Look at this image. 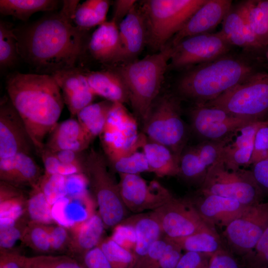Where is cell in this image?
<instances>
[{"label": "cell", "mask_w": 268, "mask_h": 268, "mask_svg": "<svg viewBox=\"0 0 268 268\" xmlns=\"http://www.w3.org/2000/svg\"><path fill=\"white\" fill-rule=\"evenodd\" d=\"M78 0H64L59 10L13 28L18 53L38 74L76 67L88 46L86 30L73 24Z\"/></svg>", "instance_id": "1"}, {"label": "cell", "mask_w": 268, "mask_h": 268, "mask_svg": "<svg viewBox=\"0 0 268 268\" xmlns=\"http://www.w3.org/2000/svg\"><path fill=\"white\" fill-rule=\"evenodd\" d=\"M7 95L39 152L57 125L64 108L62 91L51 75L14 71L5 79Z\"/></svg>", "instance_id": "2"}, {"label": "cell", "mask_w": 268, "mask_h": 268, "mask_svg": "<svg viewBox=\"0 0 268 268\" xmlns=\"http://www.w3.org/2000/svg\"><path fill=\"white\" fill-rule=\"evenodd\" d=\"M257 55L243 50L231 51L192 67L178 79L177 92L194 104H204L261 72Z\"/></svg>", "instance_id": "3"}, {"label": "cell", "mask_w": 268, "mask_h": 268, "mask_svg": "<svg viewBox=\"0 0 268 268\" xmlns=\"http://www.w3.org/2000/svg\"><path fill=\"white\" fill-rule=\"evenodd\" d=\"M172 51L170 42L157 53L125 63L117 69L127 86L130 103L143 123L159 94Z\"/></svg>", "instance_id": "4"}, {"label": "cell", "mask_w": 268, "mask_h": 268, "mask_svg": "<svg viewBox=\"0 0 268 268\" xmlns=\"http://www.w3.org/2000/svg\"><path fill=\"white\" fill-rule=\"evenodd\" d=\"M206 0H147L140 8L144 18L147 43L158 52L184 27Z\"/></svg>", "instance_id": "5"}, {"label": "cell", "mask_w": 268, "mask_h": 268, "mask_svg": "<svg viewBox=\"0 0 268 268\" xmlns=\"http://www.w3.org/2000/svg\"><path fill=\"white\" fill-rule=\"evenodd\" d=\"M105 158L91 149L84 157L83 174L105 228H114L127 217L128 209L120 192L118 183L108 168Z\"/></svg>", "instance_id": "6"}, {"label": "cell", "mask_w": 268, "mask_h": 268, "mask_svg": "<svg viewBox=\"0 0 268 268\" xmlns=\"http://www.w3.org/2000/svg\"><path fill=\"white\" fill-rule=\"evenodd\" d=\"M143 124L147 138L167 147L180 162L189 130L181 117L179 97L166 94L154 102Z\"/></svg>", "instance_id": "7"}, {"label": "cell", "mask_w": 268, "mask_h": 268, "mask_svg": "<svg viewBox=\"0 0 268 268\" xmlns=\"http://www.w3.org/2000/svg\"><path fill=\"white\" fill-rule=\"evenodd\" d=\"M204 105L251 122L268 121V73L260 72Z\"/></svg>", "instance_id": "8"}, {"label": "cell", "mask_w": 268, "mask_h": 268, "mask_svg": "<svg viewBox=\"0 0 268 268\" xmlns=\"http://www.w3.org/2000/svg\"><path fill=\"white\" fill-rule=\"evenodd\" d=\"M198 193L233 199L246 206L262 202L265 198L251 170H229L221 159L208 169Z\"/></svg>", "instance_id": "9"}, {"label": "cell", "mask_w": 268, "mask_h": 268, "mask_svg": "<svg viewBox=\"0 0 268 268\" xmlns=\"http://www.w3.org/2000/svg\"><path fill=\"white\" fill-rule=\"evenodd\" d=\"M105 153L111 162L141 148L144 134H138L134 119L123 104L116 103L100 135Z\"/></svg>", "instance_id": "10"}, {"label": "cell", "mask_w": 268, "mask_h": 268, "mask_svg": "<svg viewBox=\"0 0 268 268\" xmlns=\"http://www.w3.org/2000/svg\"><path fill=\"white\" fill-rule=\"evenodd\" d=\"M172 47L168 68L174 69H187L207 63L231 52L233 48L220 31L190 36Z\"/></svg>", "instance_id": "11"}, {"label": "cell", "mask_w": 268, "mask_h": 268, "mask_svg": "<svg viewBox=\"0 0 268 268\" xmlns=\"http://www.w3.org/2000/svg\"><path fill=\"white\" fill-rule=\"evenodd\" d=\"M268 227V201L248 206L225 228L230 252L242 257L255 246Z\"/></svg>", "instance_id": "12"}, {"label": "cell", "mask_w": 268, "mask_h": 268, "mask_svg": "<svg viewBox=\"0 0 268 268\" xmlns=\"http://www.w3.org/2000/svg\"><path fill=\"white\" fill-rule=\"evenodd\" d=\"M152 211L160 223L164 236L170 239L187 237L213 227L202 219L189 198L173 197Z\"/></svg>", "instance_id": "13"}, {"label": "cell", "mask_w": 268, "mask_h": 268, "mask_svg": "<svg viewBox=\"0 0 268 268\" xmlns=\"http://www.w3.org/2000/svg\"><path fill=\"white\" fill-rule=\"evenodd\" d=\"M118 183L122 200L128 210L135 213L154 210L174 197L157 181L148 182L139 174H120Z\"/></svg>", "instance_id": "14"}, {"label": "cell", "mask_w": 268, "mask_h": 268, "mask_svg": "<svg viewBox=\"0 0 268 268\" xmlns=\"http://www.w3.org/2000/svg\"><path fill=\"white\" fill-rule=\"evenodd\" d=\"M189 115L193 131L208 140L232 138L240 129L253 122L204 104H194Z\"/></svg>", "instance_id": "15"}, {"label": "cell", "mask_w": 268, "mask_h": 268, "mask_svg": "<svg viewBox=\"0 0 268 268\" xmlns=\"http://www.w3.org/2000/svg\"><path fill=\"white\" fill-rule=\"evenodd\" d=\"M34 147L25 126L7 95L0 99V159L30 153Z\"/></svg>", "instance_id": "16"}, {"label": "cell", "mask_w": 268, "mask_h": 268, "mask_svg": "<svg viewBox=\"0 0 268 268\" xmlns=\"http://www.w3.org/2000/svg\"><path fill=\"white\" fill-rule=\"evenodd\" d=\"M228 140H205L185 148L180 159V176L190 183L201 186L208 169L220 159L222 150Z\"/></svg>", "instance_id": "17"}, {"label": "cell", "mask_w": 268, "mask_h": 268, "mask_svg": "<svg viewBox=\"0 0 268 268\" xmlns=\"http://www.w3.org/2000/svg\"><path fill=\"white\" fill-rule=\"evenodd\" d=\"M202 218L209 225L226 227L248 206L237 201L220 196L202 194L189 198Z\"/></svg>", "instance_id": "18"}, {"label": "cell", "mask_w": 268, "mask_h": 268, "mask_svg": "<svg viewBox=\"0 0 268 268\" xmlns=\"http://www.w3.org/2000/svg\"><path fill=\"white\" fill-rule=\"evenodd\" d=\"M52 75L60 87L64 103L72 116H77L82 109L92 103L95 95L82 68L76 67L57 71Z\"/></svg>", "instance_id": "19"}, {"label": "cell", "mask_w": 268, "mask_h": 268, "mask_svg": "<svg viewBox=\"0 0 268 268\" xmlns=\"http://www.w3.org/2000/svg\"><path fill=\"white\" fill-rule=\"evenodd\" d=\"M232 5L231 0H206L172 38L171 45L190 36L210 33L222 23Z\"/></svg>", "instance_id": "20"}, {"label": "cell", "mask_w": 268, "mask_h": 268, "mask_svg": "<svg viewBox=\"0 0 268 268\" xmlns=\"http://www.w3.org/2000/svg\"><path fill=\"white\" fill-rule=\"evenodd\" d=\"M121 44L120 62L127 63L134 60L147 43L144 16L136 4L119 24Z\"/></svg>", "instance_id": "21"}, {"label": "cell", "mask_w": 268, "mask_h": 268, "mask_svg": "<svg viewBox=\"0 0 268 268\" xmlns=\"http://www.w3.org/2000/svg\"><path fill=\"white\" fill-rule=\"evenodd\" d=\"M221 24L220 32L232 46L255 54L265 49L255 37L238 3L232 4Z\"/></svg>", "instance_id": "22"}, {"label": "cell", "mask_w": 268, "mask_h": 268, "mask_svg": "<svg viewBox=\"0 0 268 268\" xmlns=\"http://www.w3.org/2000/svg\"><path fill=\"white\" fill-rule=\"evenodd\" d=\"M267 122H253L241 128L235 134L234 141L223 147L220 159L227 169L236 170L250 165L255 134Z\"/></svg>", "instance_id": "23"}, {"label": "cell", "mask_w": 268, "mask_h": 268, "mask_svg": "<svg viewBox=\"0 0 268 268\" xmlns=\"http://www.w3.org/2000/svg\"><path fill=\"white\" fill-rule=\"evenodd\" d=\"M87 48L92 57L101 63L119 62L121 44L118 25L111 20L98 26L89 40Z\"/></svg>", "instance_id": "24"}, {"label": "cell", "mask_w": 268, "mask_h": 268, "mask_svg": "<svg viewBox=\"0 0 268 268\" xmlns=\"http://www.w3.org/2000/svg\"><path fill=\"white\" fill-rule=\"evenodd\" d=\"M88 83L95 95L114 103L130 102L129 93L121 74L116 69L89 71L83 69Z\"/></svg>", "instance_id": "25"}, {"label": "cell", "mask_w": 268, "mask_h": 268, "mask_svg": "<svg viewBox=\"0 0 268 268\" xmlns=\"http://www.w3.org/2000/svg\"><path fill=\"white\" fill-rule=\"evenodd\" d=\"M41 169L29 154L20 153L0 159V181L16 186L36 185L41 177Z\"/></svg>", "instance_id": "26"}, {"label": "cell", "mask_w": 268, "mask_h": 268, "mask_svg": "<svg viewBox=\"0 0 268 268\" xmlns=\"http://www.w3.org/2000/svg\"><path fill=\"white\" fill-rule=\"evenodd\" d=\"M105 228L97 212L86 220L68 229L70 241L66 254L76 259L98 246L103 239Z\"/></svg>", "instance_id": "27"}, {"label": "cell", "mask_w": 268, "mask_h": 268, "mask_svg": "<svg viewBox=\"0 0 268 268\" xmlns=\"http://www.w3.org/2000/svg\"><path fill=\"white\" fill-rule=\"evenodd\" d=\"M94 202L89 194L77 197L66 196L52 206L53 219L56 223L69 229L95 212Z\"/></svg>", "instance_id": "28"}, {"label": "cell", "mask_w": 268, "mask_h": 268, "mask_svg": "<svg viewBox=\"0 0 268 268\" xmlns=\"http://www.w3.org/2000/svg\"><path fill=\"white\" fill-rule=\"evenodd\" d=\"M90 142L78 121L70 119L57 124L44 147L54 153L62 150L81 152Z\"/></svg>", "instance_id": "29"}, {"label": "cell", "mask_w": 268, "mask_h": 268, "mask_svg": "<svg viewBox=\"0 0 268 268\" xmlns=\"http://www.w3.org/2000/svg\"><path fill=\"white\" fill-rule=\"evenodd\" d=\"M122 221L131 224L135 232L136 243L134 251L136 258L135 266L145 256L151 245L162 238L164 234L153 211L137 213Z\"/></svg>", "instance_id": "30"}, {"label": "cell", "mask_w": 268, "mask_h": 268, "mask_svg": "<svg viewBox=\"0 0 268 268\" xmlns=\"http://www.w3.org/2000/svg\"><path fill=\"white\" fill-rule=\"evenodd\" d=\"M141 148L146 159L149 172L159 177L179 175L180 162L167 147L150 140L145 135Z\"/></svg>", "instance_id": "31"}, {"label": "cell", "mask_w": 268, "mask_h": 268, "mask_svg": "<svg viewBox=\"0 0 268 268\" xmlns=\"http://www.w3.org/2000/svg\"><path fill=\"white\" fill-rule=\"evenodd\" d=\"M238 4L255 37L265 49L268 46V0H246Z\"/></svg>", "instance_id": "32"}, {"label": "cell", "mask_w": 268, "mask_h": 268, "mask_svg": "<svg viewBox=\"0 0 268 268\" xmlns=\"http://www.w3.org/2000/svg\"><path fill=\"white\" fill-rule=\"evenodd\" d=\"M62 5L63 0H0V12L26 22L36 12H53Z\"/></svg>", "instance_id": "33"}, {"label": "cell", "mask_w": 268, "mask_h": 268, "mask_svg": "<svg viewBox=\"0 0 268 268\" xmlns=\"http://www.w3.org/2000/svg\"><path fill=\"white\" fill-rule=\"evenodd\" d=\"M114 103L106 100L92 103L77 114V120L90 142L102 133Z\"/></svg>", "instance_id": "34"}, {"label": "cell", "mask_w": 268, "mask_h": 268, "mask_svg": "<svg viewBox=\"0 0 268 268\" xmlns=\"http://www.w3.org/2000/svg\"><path fill=\"white\" fill-rule=\"evenodd\" d=\"M28 196L19 187L0 182V218L16 220L26 214Z\"/></svg>", "instance_id": "35"}, {"label": "cell", "mask_w": 268, "mask_h": 268, "mask_svg": "<svg viewBox=\"0 0 268 268\" xmlns=\"http://www.w3.org/2000/svg\"><path fill=\"white\" fill-rule=\"evenodd\" d=\"M186 252L212 255L224 248L220 236L214 227H210L190 236L171 239Z\"/></svg>", "instance_id": "36"}, {"label": "cell", "mask_w": 268, "mask_h": 268, "mask_svg": "<svg viewBox=\"0 0 268 268\" xmlns=\"http://www.w3.org/2000/svg\"><path fill=\"white\" fill-rule=\"evenodd\" d=\"M110 3L107 0H87L79 4L74 12V23L86 31L99 26L106 21Z\"/></svg>", "instance_id": "37"}, {"label": "cell", "mask_w": 268, "mask_h": 268, "mask_svg": "<svg viewBox=\"0 0 268 268\" xmlns=\"http://www.w3.org/2000/svg\"><path fill=\"white\" fill-rule=\"evenodd\" d=\"M31 188L26 206L29 221L44 224L56 223L52 215V206L47 201L38 183Z\"/></svg>", "instance_id": "38"}, {"label": "cell", "mask_w": 268, "mask_h": 268, "mask_svg": "<svg viewBox=\"0 0 268 268\" xmlns=\"http://www.w3.org/2000/svg\"><path fill=\"white\" fill-rule=\"evenodd\" d=\"M10 23L0 22V67L4 70L13 67L20 59L17 40Z\"/></svg>", "instance_id": "39"}, {"label": "cell", "mask_w": 268, "mask_h": 268, "mask_svg": "<svg viewBox=\"0 0 268 268\" xmlns=\"http://www.w3.org/2000/svg\"><path fill=\"white\" fill-rule=\"evenodd\" d=\"M18 258L23 268H83L75 259L67 254L26 257L19 254Z\"/></svg>", "instance_id": "40"}, {"label": "cell", "mask_w": 268, "mask_h": 268, "mask_svg": "<svg viewBox=\"0 0 268 268\" xmlns=\"http://www.w3.org/2000/svg\"><path fill=\"white\" fill-rule=\"evenodd\" d=\"M20 241L23 245L42 255L52 253L46 224L29 222Z\"/></svg>", "instance_id": "41"}, {"label": "cell", "mask_w": 268, "mask_h": 268, "mask_svg": "<svg viewBox=\"0 0 268 268\" xmlns=\"http://www.w3.org/2000/svg\"><path fill=\"white\" fill-rule=\"evenodd\" d=\"M98 246L113 268H134L136 258L134 253L118 245L110 237L103 238Z\"/></svg>", "instance_id": "42"}, {"label": "cell", "mask_w": 268, "mask_h": 268, "mask_svg": "<svg viewBox=\"0 0 268 268\" xmlns=\"http://www.w3.org/2000/svg\"><path fill=\"white\" fill-rule=\"evenodd\" d=\"M114 171L119 174H139L149 172V166L142 152L136 150L110 162Z\"/></svg>", "instance_id": "43"}, {"label": "cell", "mask_w": 268, "mask_h": 268, "mask_svg": "<svg viewBox=\"0 0 268 268\" xmlns=\"http://www.w3.org/2000/svg\"><path fill=\"white\" fill-rule=\"evenodd\" d=\"M38 184L52 206L67 195L66 176L45 173Z\"/></svg>", "instance_id": "44"}, {"label": "cell", "mask_w": 268, "mask_h": 268, "mask_svg": "<svg viewBox=\"0 0 268 268\" xmlns=\"http://www.w3.org/2000/svg\"><path fill=\"white\" fill-rule=\"evenodd\" d=\"M245 268H268V227L248 253L242 257Z\"/></svg>", "instance_id": "45"}, {"label": "cell", "mask_w": 268, "mask_h": 268, "mask_svg": "<svg viewBox=\"0 0 268 268\" xmlns=\"http://www.w3.org/2000/svg\"><path fill=\"white\" fill-rule=\"evenodd\" d=\"M29 222L26 214L12 223L0 227V250H11L16 242L20 240Z\"/></svg>", "instance_id": "46"}, {"label": "cell", "mask_w": 268, "mask_h": 268, "mask_svg": "<svg viewBox=\"0 0 268 268\" xmlns=\"http://www.w3.org/2000/svg\"><path fill=\"white\" fill-rule=\"evenodd\" d=\"M45 167V173L68 176L76 174H83L77 167L61 162L54 152L45 147L38 152Z\"/></svg>", "instance_id": "47"}, {"label": "cell", "mask_w": 268, "mask_h": 268, "mask_svg": "<svg viewBox=\"0 0 268 268\" xmlns=\"http://www.w3.org/2000/svg\"><path fill=\"white\" fill-rule=\"evenodd\" d=\"M52 253H67L70 241L69 230L57 223L46 224Z\"/></svg>", "instance_id": "48"}, {"label": "cell", "mask_w": 268, "mask_h": 268, "mask_svg": "<svg viewBox=\"0 0 268 268\" xmlns=\"http://www.w3.org/2000/svg\"><path fill=\"white\" fill-rule=\"evenodd\" d=\"M110 237L123 248L134 253L136 237L135 230L131 224L122 221L113 228Z\"/></svg>", "instance_id": "49"}, {"label": "cell", "mask_w": 268, "mask_h": 268, "mask_svg": "<svg viewBox=\"0 0 268 268\" xmlns=\"http://www.w3.org/2000/svg\"><path fill=\"white\" fill-rule=\"evenodd\" d=\"M268 157V121L261 126L255 134L250 165Z\"/></svg>", "instance_id": "50"}, {"label": "cell", "mask_w": 268, "mask_h": 268, "mask_svg": "<svg viewBox=\"0 0 268 268\" xmlns=\"http://www.w3.org/2000/svg\"><path fill=\"white\" fill-rule=\"evenodd\" d=\"M169 239L163 236L153 243L134 268H153L164 254Z\"/></svg>", "instance_id": "51"}, {"label": "cell", "mask_w": 268, "mask_h": 268, "mask_svg": "<svg viewBox=\"0 0 268 268\" xmlns=\"http://www.w3.org/2000/svg\"><path fill=\"white\" fill-rule=\"evenodd\" d=\"M75 259L83 268H113L98 246Z\"/></svg>", "instance_id": "52"}, {"label": "cell", "mask_w": 268, "mask_h": 268, "mask_svg": "<svg viewBox=\"0 0 268 268\" xmlns=\"http://www.w3.org/2000/svg\"><path fill=\"white\" fill-rule=\"evenodd\" d=\"M168 239L164 254L153 268H176L183 255L182 250L176 242Z\"/></svg>", "instance_id": "53"}, {"label": "cell", "mask_w": 268, "mask_h": 268, "mask_svg": "<svg viewBox=\"0 0 268 268\" xmlns=\"http://www.w3.org/2000/svg\"><path fill=\"white\" fill-rule=\"evenodd\" d=\"M212 255L186 252L182 255L176 268H208Z\"/></svg>", "instance_id": "54"}, {"label": "cell", "mask_w": 268, "mask_h": 268, "mask_svg": "<svg viewBox=\"0 0 268 268\" xmlns=\"http://www.w3.org/2000/svg\"><path fill=\"white\" fill-rule=\"evenodd\" d=\"M208 268H242L229 250L223 248L211 256Z\"/></svg>", "instance_id": "55"}, {"label": "cell", "mask_w": 268, "mask_h": 268, "mask_svg": "<svg viewBox=\"0 0 268 268\" xmlns=\"http://www.w3.org/2000/svg\"><path fill=\"white\" fill-rule=\"evenodd\" d=\"M67 196L72 197H82L88 194L87 179L84 174H76L66 176Z\"/></svg>", "instance_id": "56"}, {"label": "cell", "mask_w": 268, "mask_h": 268, "mask_svg": "<svg viewBox=\"0 0 268 268\" xmlns=\"http://www.w3.org/2000/svg\"><path fill=\"white\" fill-rule=\"evenodd\" d=\"M251 171L264 197L268 196V157L252 165Z\"/></svg>", "instance_id": "57"}, {"label": "cell", "mask_w": 268, "mask_h": 268, "mask_svg": "<svg viewBox=\"0 0 268 268\" xmlns=\"http://www.w3.org/2000/svg\"><path fill=\"white\" fill-rule=\"evenodd\" d=\"M134 0H117L114 2L113 17L111 20L119 26V23L128 14L136 4Z\"/></svg>", "instance_id": "58"}, {"label": "cell", "mask_w": 268, "mask_h": 268, "mask_svg": "<svg viewBox=\"0 0 268 268\" xmlns=\"http://www.w3.org/2000/svg\"><path fill=\"white\" fill-rule=\"evenodd\" d=\"M80 153L71 150H62L54 153L61 162L77 167L83 173L84 157H81Z\"/></svg>", "instance_id": "59"}, {"label": "cell", "mask_w": 268, "mask_h": 268, "mask_svg": "<svg viewBox=\"0 0 268 268\" xmlns=\"http://www.w3.org/2000/svg\"><path fill=\"white\" fill-rule=\"evenodd\" d=\"M19 253L0 250V268H23L19 261Z\"/></svg>", "instance_id": "60"}, {"label": "cell", "mask_w": 268, "mask_h": 268, "mask_svg": "<svg viewBox=\"0 0 268 268\" xmlns=\"http://www.w3.org/2000/svg\"><path fill=\"white\" fill-rule=\"evenodd\" d=\"M266 59L268 62V50H267L266 52Z\"/></svg>", "instance_id": "61"}]
</instances>
